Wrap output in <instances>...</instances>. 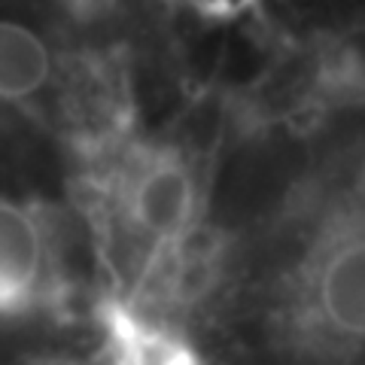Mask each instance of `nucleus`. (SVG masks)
<instances>
[{
  "label": "nucleus",
  "instance_id": "f257e3e1",
  "mask_svg": "<svg viewBox=\"0 0 365 365\" xmlns=\"http://www.w3.org/2000/svg\"><path fill=\"white\" fill-rule=\"evenodd\" d=\"M71 280L46 220L25 201L0 195V332L64 323Z\"/></svg>",
  "mask_w": 365,
  "mask_h": 365
},
{
  "label": "nucleus",
  "instance_id": "f03ea898",
  "mask_svg": "<svg viewBox=\"0 0 365 365\" xmlns=\"http://www.w3.org/2000/svg\"><path fill=\"white\" fill-rule=\"evenodd\" d=\"M95 365H213L182 319L110 292L91 307Z\"/></svg>",
  "mask_w": 365,
  "mask_h": 365
},
{
  "label": "nucleus",
  "instance_id": "7ed1b4c3",
  "mask_svg": "<svg viewBox=\"0 0 365 365\" xmlns=\"http://www.w3.org/2000/svg\"><path fill=\"white\" fill-rule=\"evenodd\" d=\"M52 79V52L34 28L0 19V101L37 98Z\"/></svg>",
  "mask_w": 365,
  "mask_h": 365
},
{
  "label": "nucleus",
  "instance_id": "20e7f679",
  "mask_svg": "<svg viewBox=\"0 0 365 365\" xmlns=\"http://www.w3.org/2000/svg\"><path fill=\"white\" fill-rule=\"evenodd\" d=\"M21 365H95V359H67V356H52V359H31Z\"/></svg>",
  "mask_w": 365,
  "mask_h": 365
}]
</instances>
